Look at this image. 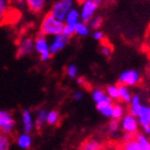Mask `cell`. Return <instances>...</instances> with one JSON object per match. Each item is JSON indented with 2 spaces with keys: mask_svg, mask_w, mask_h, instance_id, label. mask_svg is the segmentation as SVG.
Listing matches in <instances>:
<instances>
[{
  "mask_svg": "<svg viewBox=\"0 0 150 150\" xmlns=\"http://www.w3.org/2000/svg\"><path fill=\"white\" fill-rule=\"evenodd\" d=\"M18 146L23 150H28L32 146V138L28 133H22L19 135V138L17 140Z\"/></svg>",
  "mask_w": 150,
  "mask_h": 150,
  "instance_id": "cell-15",
  "label": "cell"
},
{
  "mask_svg": "<svg viewBox=\"0 0 150 150\" xmlns=\"http://www.w3.org/2000/svg\"><path fill=\"white\" fill-rule=\"evenodd\" d=\"M69 38H67L66 36H64L63 34L60 35L54 36V39L52 41L50 45V52L52 55H55V54L59 53L60 50H62L65 47V45L68 43Z\"/></svg>",
  "mask_w": 150,
  "mask_h": 150,
  "instance_id": "cell-8",
  "label": "cell"
},
{
  "mask_svg": "<svg viewBox=\"0 0 150 150\" xmlns=\"http://www.w3.org/2000/svg\"><path fill=\"white\" fill-rule=\"evenodd\" d=\"M145 150H150V146H149V147H148V148H146Z\"/></svg>",
  "mask_w": 150,
  "mask_h": 150,
  "instance_id": "cell-37",
  "label": "cell"
},
{
  "mask_svg": "<svg viewBox=\"0 0 150 150\" xmlns=\"http://www.w3.org/2000/svg\"><path fill=\"white\" fill-rule=\"evenodd\" d=\"M91 1H95V2H97V3H99L101 1V0H91Z\"/></svg>",
  "mask_w": 150,
  "mask_h": 150,
  "instance_id": "cell-36",
  "label": "cell"
},
{
  "mask_svg": "<svg viewBox=\"0 0 150 150\" xmlns=\"http://www.w3.org/2000/svg\"><path fill=\"white\" fill-rule=\"evenodd\" d=\"M89 34V28L85 22L79 21L75 25V35L78 36H87Z\"/></svg>",
  "mask_w": 150,
  "mask_h": 150,
  "instance_id": "cell-18",
  "label": "cell"
},
{
  "mask_svg": "<svg viewBox=\"0 0 150 150\" xmlns=\"http://www.w3.org/2000/svg\"><path fill=\"white\" fill-rule=\"evenodd\" d=\"M139 122L147 133H150V107L142 106L139 113Z\"/></svg>",
  "mask_w": 150,
  "mask_h": 150,
  "instance_id": "cell-10",
  "label": "cell"
},
{
  "mask_svg": "<svg viewBox=\"0 0 150 150\" xmlns=\"http://www.w3.org/2000/svg\"><path fill=\"white\" fill-rule=\"evenodd\" d=\"M122 128L125 132L128 133L129 137L133 138L138 131V123H137L134 115H132L131 113L125 115L122 121Z\"/></svg>",
  "mask_w": 150,
  "mask_h": 150,
  "instance_id": "cell-7",
  "label": "cell"
},
{
  "mask_svg": "<svg viewBox=\"0 0 150 150\" xmlns=\"http://www.w3.org/2000/svg\"><path fill=\"white\" fill-rule=\"evenodd\" d=\"M74 98H75V99H76L77 101H80L81 99L83 98V95H82L81 93H75V96H74Z\"/></svg>",
  "mask_w": 150,
  "mask_h": 150,
  "instance_id": "cell-35",
  "label": "cell"
},
{
  "mask_svg": "<svg viewBox=\"0 0 150 150\" xmlns=\"http://www.w3.org/2000/svg\"><path fill=\"white\" fill-rule=\"evenodd\" d=\"M62 34H63L64 36H66L67 38L73 37V36L75 35V25L65 24V25H64V28H63Z\"/></svg>",
  "mask_w": 150,
  "mask_h": 150,
  "instance_id": "cell-29",
  "label": "cell"
},
{
  "mask_svg": "<svg viewBox=\"0 0 150 150\" xmlns=\"http://www.w3.org/2000/svg\"><path fill=\"white\" fill-rule=\"evenodd\" d=\"M79 21H80V13L77 8H73L67 13V15L65 17L64 23L68 25H76Z\"/></svg>",
  "mask_w": 150,
  "mask_h": 150,
  "instance_id": "cell-14",
  "label": "cell"
},
{
  "mask_svg": "<svg viewBox=\"0 0 150 150\" xmlns=\"http://www.w3.org/2000/svg\"><path fill=\"white\" fill-rule=\"evenodd\" d=\"M16 122L13 119L12 113L6 110H0V132L11 135L15 130Z\"/></svg>",
  "mask_w": 150,
  "mask_h": 150,
  "instance_id": "cell-4",
  "label": "cell"
},
{
  "mask_svg": "<svg viewBox=\"0 0 150 150\" xmlns=\"http://www.w3.org/2000/svg\"><path fill=\"white\" fill-rule=\"evenodd\" d=\"M124 115V108L120 105V104H115L113 105V109H112V120H117L119 121Z\"/></svg>",
  "mask_w": 150,
  "mask_h": 150,
  "instance_id": "cell-24",
  "label": "cell"
},
{
  "mask_svg": "<svg viewBox=\"0 0 150 150\" xmlns=\"http://www.w3.org/2000/svg\"><path fill=\"white\" fill-rule=\"evenodd\" d=\"M35 46V41L32 37H24L20 40V42L18 43V48H17V54L16 57L17 58H23L25 56L30 55L34 50Z\"/></svg>",
  "mask_w": 150,
  "mask_h": 150,
  "instance_id": "cell-6",
  "label": "cell"
},
{
  "mask_svg": "<svg viewBox=\"0 0 150 150\" xmlns=\"http://www.w3.org/2000/svg\"><path fill=\"white\" fill-rule=\"evenodd\" d=\"M102 54L106 57H109L111 54V48L109 47V44H103L102 46Z\"/></svg>",
  "mask_w": 150,
  "mask_h": 150,
  "instance_id": "cell-33",
  "label": "cell"
},
{
  "mask_svg": "<svg viewBox=\"0 0 150 150\" xmlns=\"http://www.w3.org/2000/svg\"><path fill=\"white\" fill-rule=\"evenodd\" d=\"M119 129V121L112 120L109 124V131L111 133H115Z\"/></svg>",
  "mask_w": 150,
  "mask_h": 150,
  "instance_id": "cell-32",
  "label": "cell"
},
{
  "mask_svg": "<svg viewBox=\"0 0 150 150\" xmlns=\"http://www.w3.org/2000/svg\"><path fill=\"white\" fill-rule=\"evenodd\" d=\"M82 150H101V144L95 140H87L81 146Z\"/></svg>",
  "mask_w": 150,
  "mask_h": 150,
  "instance_id": "cell-19",
  "label": "cell"
},
{
  "mask_svg": "<svg viewBox=\"0 0 150 150\" xmlns=\"http://www.w3.org/2000/svg\"><path fill=\"white\" fill-rule=\"evenodd\" d=\"M98 10V3L91 0H83L81 8L79 11L80 13V20L87 23L90 19H93L96 12Z\"/></svg>",
  "mask_w": 150,
  "mask_h": 150,
  "instance_id": "cell-5",
  "label": "cell"
},
{
  "mask_svg": "<svg viewBox=\"0 0 150 150\" xmlns=\"http://www.w3.org/2000/svg\"><path fill=\"white\" fill-rule=\"evenodd\" d=\"M118 88H119V100H122L123 102H126V103L130 102L131 96H130L129 90L127 89L126 85H124V84H119Z\"/></svg>",
  "mask_w": 150,
  "mask_h": 150,
  "instance_id": "cell-17",
  "label": "cell"
},
{
  "mask_svg": "<svg viewBox=\"0 0 150 150\" xmlns=\"http://www.w3.org/2000/svg\"><path fill=\"white\" fill-rule=\"evenodd\" d=\"M65 23L63 21L58 20L57 18L52 16L48 13L43 18L40 25V33L44 36H57L62 34Z\"/></svg>",
  "mask_w": 150,
  "mask_h": 150,
  "instance_id": "cell-1",
  "label": "cell"
},
{
  "mask_svg": "<svg viewBox=\"0 0 150 150\" xmlns=\"http://www.w3.org/2000/svg\"><path fill=\"white\" fill-rule=\"evenodd\" d=\"M123 150H143L141 146L139 145V143L134 139V137L131 139H127L126 142L124 143L123 146Z\"/></svg>",
  "mask_w": 150,
  "mask_h": 150,
  "instance_id": "cell-20",
  "label": "cell"
},
{
  "mask_svg": "<svg viewBox=\"0 0 150 150\" xmlns=\"http://www.w3.org/2000/svg\"><path fill=\"white\" fill-rule=\"evenodd\" d=\"M97 108L103 115H105L107 118H111L112 117L113 104L109 97L106 98L105 100L101 101L100 103H97Z\"/></svg>",
  "mask_w": 150,
  "mask_h": 150,
  "instance_id": "cell-11",
  "label": "cell"
},
{
  "mask_svg": "<svg viewBox=\"0 0 150 150\" xmlns=\"http://www.w3.org/2000/svg\"><path fill=\"white\" fill-rule=\"evenodd\" d=\"M22 125L24 133H30L33 130V118L30 110L24 109L22 111Z\"/></svg>",
  "mask_w": 150,
  "mask_h": 150,
  "instance_id": "cell-13",
  "label": "cell"
},
{
  "mask_svg": "<svg viewBox=\"0 0 150 150\" xmlns=\"http://www.w3.org/2000/svg\"><path fill=\"white\" fill-rule=\"evenodd\" d=\"M35 50L39 55L42 61H47L52 58V54L50 52V45L46 40V36L43 34H39L35 39Z\"/></svg>",
  "mask_w": 150,
  "mask_h": 150,
  "instance_id": "cell-3",
  "label": "cell"
},
{
  "mask_svg": "<svg viewBox=\"0 0 150 150\" xmlns=\"http://www.w3.org/2000/svg\"><path fill=\"white\" fill-rule=\"evenodd\" d=\"M59 119H60V115L57 110H52L50 112L47 113V117H46V123L48 125H56L58 122H59Z\"/></svg>",
  "mask_w": 150,
  "mask_h": 150,
  "instance_id": "cell-21",
  "label": "cell"
},
{
  "mask_svg": "<svg viewBox=\"0 0 150 150\" xmlns=\"http://www.w3.org/2000/svg\"><path fill=\"white\" fill-rule=\"evenodd\" d=\"M46 117H47V113L45 112V110L41 109L37 115V120H36V127H37V129H41L43 127L44 123L46 122Z\"/></svg>",
  "mask_w": 150,
  "mask_h": 150,
  "instance_id": "cell-23",
  "label": "cell"
},
{
  "mask_svg": "<svg viewBox=\"0 0 150 150\" xmlns=\"http://www.w3.org/2000/svg\"><path fill=\"white\" fill-rule=\"evenodd\" d=\"M11 139L10 135L0 132V150H10Z\"/></svg>",
  "mask_w": 150,
  "mask_h": 150,
  "instance_id": "cell-22",
  "label": "cell"
},
{
  "mask_svg": "<svg viewBox=\"0 0 150 150\" xmlns=\"http://www.w3.org/2000/svg\"><path fill=\"white\" fill-rule=\"evenodd\" d=\"M103 20H102V18L101 17H95L93 18V19H90L89 21H88V26H90V28H100L101 24H102Z\"/></svg>",
  "mask_w": 150,
  "mask_h": 150,
  "instance_id": "cell-30",
  "label": "cell"
},
{
  "mask_svg": "<svg viewBox=\"0 0 150 150\" xmlns=\"http://www.w3.org/2000/svg\"><path fill=\"white\" fill-rule=\"evenodd\" d=\"M78 74V69L76 65H69L67 67V75L69 76L70 78H76Z\"/></svg>",
  "mask_w": 150,
  "mask_h": 150,
  "instance_id": "cell-31",
  "label": "cell"
},
{
  "mask_svg": "<svg viewBox=\"0 0 150 150\" xmlns=\"http://www.w3.org/2000/svg\"><path fill=\"white\" fill-rule=\"evenodd\" d=\"M23 1H24L25 4L28 5V8L30 10V12L38 14V13L42 12L47 0H23Z\"/></svg>",
  "mask_w": 150,
  "mask_h": 150,
  "instance_id": "cell-12",
  "label": "cell"
},
{
  "mask_svg": "<svg viewBox=\"0 0 150 150\" xmlns=\"http://www.w3.org/2000/svg\"><path fill=\"white\" fill-rule=\"evenodd\" d=\"M135 140H137V142L139 143V145L141 146V148H142L143 150H145L146 148H148L150 146V143L148 142L146 137H144L143 134H137Z\"/></svg>",
  "mask_w": 150,
  "mask_h": 150,
  "instance_id": "cell-26",
  "label": "cell"
},
{
  "mask_svg": "<svg viewBox=\"0 0 150 150\" xmlns=\"http://www.w3.org/2000/svg\"><path fill=\"white\" fill-rule=\"evenodd\" d=\"M130 103H131V106H130V113L132 115H137L138 117L139 113L141 111V108H142V105H141L140 103V96L138 95H134L132 98H131V100H130Z\"/></svg>",
  "mask_w": 150,
  "mask_h": 150,
  "instance_id": "cell-16",
  "label": "cell"
},
{
  "mask_svg": "<svg viewBox=\"0 0 150 150\" xmlns=\"http://www.w3.org/2000/svg\"><path fill=\"white\" fill-rule=\"evenodd\" d=\"M107 97H108V96L101 89H97L93 93V101H95L96 103H100L101 101L105 100Z\"/></svg>",
  "mask_w": 150,
  "mask_h": 150,
  "instance_id": "cell-25",
  "label": "cell"
},
{
  "mask_svg": "<svg viewBox=\"0 0 150 150\" xmlns=\"http://www.w3.org/2000/svg\"><path fill=\"white\" fill-rule=\"evenodd\" d=\"M141 82V77L135 70H127L120 77V84L124 85H137Z\"/></svg>",
  "mask_w": 150,
  "mask_h": 150,
  "instance_id": "cell-9",
  "label": "cell"
},
{
  "mask_svg": "<svg viewBox=\"0 0 150 150\" xmlns=\"http://www.w3.org/2000/svg\"><path fill=\"white\" fill-rule=\"evenodd\" d=\"M8 8V0H0V22L6 15Z\"/></svg>",
  "mask_w": 150,
  "mask_h": 150,
  "instance_id": "cell-28",
  "label": "cell"
},
{
  "mask_svg": "<svg viewBox=\"0 0 150 150\" xmlns=\"http://www.w3.org/2000/svg\"><path fill=\"white\" fill-rule=\"evenodd\" d=\"M93 37L98 41H103V39H104V34H103L101 30H96L93 34Z\"/></svg>",
  "mask_w": 150,
  "mask_h": 150,
  "instance_id": "cell-34",
  "label": "cell"
},
{
  "mask_svg": "<svg viewBox=\"0 0 150 150\" xmlns=\"http://www.w3.org/2000/svg\"><path fill=\"white\" fill-rule=\"evenodd\" d=\"M75 5V0H57L53 4L50 11V14L57 18L58 20L64 22L65 17Z\"/></svg>",
  "mask_w": 150,
  "mask_h": 150,
  "instance_id": "cell-2",
  "label": "cell"
},
{
  "mask_svg": "<svg viewBox=\"0 0 150 150\" xmlns=\"http://www.w3.org/2000/svg\"><path fill=\"white\" fill-rule=\"evenodd\" d=\"M106 91H107V96L109 98H111V99H113V100H118L119 99V88L118 86H108L107 89H106Z\"/></svg>",
  "mask_w": 150,
  "mask_h": 150,
  "instance_id": "cell-27",
  "label": "cell"
}]
</instances>
